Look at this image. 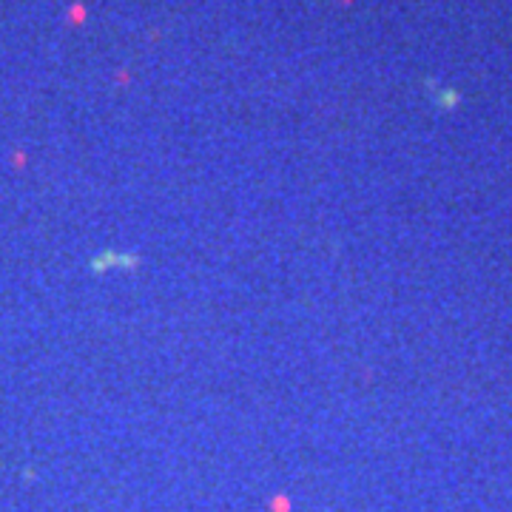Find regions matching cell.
Returning a JSON list of instances; mask_svg holds the SVG:
<instances>
[]
</instances>
